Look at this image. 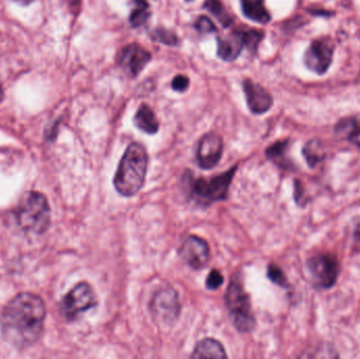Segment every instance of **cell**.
<instances>
[{
	"label": "cell",
	"mask_w": 360,
	"mask_h": 359,
	"mask_svg": "<svg viewBox=\"0 0 360 359\" xmlns=\"http://www.w3.org/2000/svg\"><path fill=\"white\" fill-rule=\"evenodd\" d=\"M46 320L44 301L32 293L11 299L0 318L2 337L13 347L25 349L39 339Z\"/></svg>",
	"instance_id": "cell-1"
},
{
	"label": "cell",
	"mask_w": 360,
	"mask_h": 359,
	"mask_svg": "<svg viewBox=\"0 0 360 359\" xmlns=\"http://www.w3.org/2000/svg\"><path fill=\"white\" fill-rule=\"evenodd\" d=\"M149 156L145 145L132 143L120 159L113 179L114 188L124 197L136 195L146 183Z\"/></svg>",
	"instance_id": "cell-2"
},
{
	"label": "cell",
	"mask_w": 360,
	"mask_h": 359,
	"mask_svg": "<svg viewBox=\"0 0 360 359\" xmlns=\"http://www.w3.org/2000/svg\"><path fill=\"white\" fill-rule=\"evenodd\" d=\"M236 170L237 166H235L226 172L210 178H195L193 173L190 170H186L182 177V183L188 200L205 208L215 202L226 200Z\"/></svg>",
	"instance_id": "cell-3"
},
{
	"label": "cell",
	"mask_w": 360,
	"mask_h": 359,
	"mask_svg": "<svg viewBox=\"0 0 360 359\" xmlns=\"http://www.w3.org/2000/svg\"><path fill=\"white\" fill-rule=\"evenodd\" d=\"M224 303L231 322L240 333H250L255 328V316L252 310L251 299L241 282L240 276L235 275L224 294Z\"/></svg>",
	"instance_id": "cell-4"
},
{
	"label": "cell",
	"mask_w": 360,
	"mask_h": 359,
	"mask_svg": "<svg viewBox=\"0 0 360 359\" xmlns=\"http://www.w3.org/2000/svg\"><path fill=\"white\" fill-rule=\"evenodd\" d=\"M16 219L27 233H44L50 226V207L48 200L39 192L25 194L16 210Z\"/></svg>",
	"instance_id": "cell-5"
},
{
	"label": "cell",
	"mask_w": 360,
	"mask_h": 359,
	"mask_svg": "<svg viewBox=\"0 0 360 359\" xmlns=\"http://www.w3.org/2000/svg\"><path fill=\"white\" fill-rule=\"evenodd\" d=\"M307 270L317 289L329 290L338 282L340 265L338 257L330 253H321L307 261Z\"/></svg>",
	"instance_id": "cell-6"
},
{
	"label": "cell",
	"mask_w": 360,
	"mask_h": 359,
	"mask_svg": "<svg viewBox=\"0 0 360 359\" xmlns=\"http://www.w3.org/2000/svg\"><path fill=\"white\" fill-rule=\"evenodd\" d=\"M150 311L156 322L170 326L179 320L181 305L179 293L173 288H162L152 297Z\"/></svg>",
	"instance_id": "cell-7"
},
{
	"label": "cell",
	"mask_w": 360,
	"mask_h": 359,
	"mask_svg": "<svg viewBox=\"0 0 360 359\" xmlns=\"http://www.w3.org/2000/svg\"><path fill=\"white\" fill-rule=\"evenodd\" d=\"M96 306L97 297L92 287L86 282H80L63 297L60 309L65 320H74L79 314Z\"/></svg>",
	"instance_id": "cell-8"
},
{
	"label": "cell",
	"mask_w": 360,
	"mask_h": 359,
	"mask_svg": "<svg viewBox=\"0 0 360 359\" xmlns=\"http://www.w3.org/2000/svg\"><path fill=\"white\" fill-rule=\"evenodd\" d=\"M334 50H335V44L331 38H317L311 42L304 53V65L314 73L323 75L332 65Z\"/></svg>",
	"instance_id": "cell-9"
},
{
	"label": "cell",
	"mask_w": 360,
	"mask_h": 359,
	"mask_svg": "<svg viewBox=\"0 0 360 359\" xmlns=\"http://www.w3.org/2000/svg\"><path fill=\"white\" fill-rule=\"evenodd\" d=\"M179 255L191 269L202 270L209 263L211 251L205 240L199 236L190 235L182 242Z\"/></svg>",
	"instance_id": "cell-10"
},
{
	"label": "cell",
	"mask_w": 360,
	"mask_h": 359,
	"mask_svg": "<svg viewBox=\"0 0 360 359\" xmlns=\"http://www.w3.org/2000/svg\"><path fill=\"white\" fill-rule=\"evenodd\" d=\"M224 153V141L216 133H207L197 145L196 160L199 168L211 170L219 164Z\"/></svg>",
	"instance_id": "cell-11"
},
{
	"label": "cell",
	"mask_w": 360,
	"mask_h": 359,
	"mask_svg": "<svg viewBox=\"0 0 360 359\" xmlns=\"http://www.w3.org/2000/svg\"><path fill=\"white\" fill-rule=\"evenodd\" d=\"M151 53L137 44H131L120 51V63L122 69L131 77H136L151 60Z\"/></svg>",
	"instance_id": "cell-12"
},
{
	"label": "cell",
	"mask_w": 360,
	"mask_h": 359,
	"mask_svg": "<svg viewBox=\"0 0 360 359\" xmlns=\"http://www.w3.org/2000/svg\"><path fill=\"white\" fill-rule=\"evenodd\" d=\"M243 92L247 98L248 107L253 114L266 113L273 105V97L270 93L253 80L243 81Z\"/></svg>",
	"instance_id": "cell-13"
},
{
	"label": "cell",
	"mask_w": 360,
	"mask_h": 359,
	"mask_svg": "<svg viewBox=\"0 0 360 359\" xmlns=\"http://www.w3.org/2000/svg\"><path fill=\"white\" fill-rule=\"evenodd\" d=\"M245 48L243 29L234 30L226 37H217V55L224 61H233Z\"/></svg>",
	"instance_id": "cell-14"
},
{
	"label": "cell",
	"mask_w": 360,
	"mask_h": 359,
	"mask_svg": "<svg viewBox=\"0 0 360 359\" xmlns=\"http://www.w3.org/2000/svg\"><path fill=\"white\" fill-rule=\"evenodd\" d=\"M289 148V139L276 141L266 149V158L283 170L293 171L295 169V164L290 158Z\"/></svg>",
	"instance_id": "cell-15"
},
{
	"label": "cell",
	"mask_w": 360,
	"mask_h": 359,
	"mask_svg": "<svg viewBox=\"0 0 360 359\" xmlns=\"http://www.w3.org/2000/svg\"><path fill=\"white\" fill-rule=\"evenodd\" d=\"M335 133L360 149V116L342 118L336 124Z\"/></svg>",
	"instance_id": "cell-16"
},
{
	"label": "cell",
	"mask_w": 360,
	"mask_h": 359,
	"mask_svg": "<svg viewBox=\"0 0 360 359\" xmlns=\"http://www.w3.org/2000/svg\"><path fill=\"white\" fill-rule=\"evenodd\" d=\"M192 358H226V350L220 341L214 339H203L193 350Z\"/></svg>",
	"instance_id": "cell-17"
},
{
	"label": "cell",
	"mask_w": 360,
	"mask_h": 359,
	"mask_svg": "<svg viewBox=\"0 0 360 359\" xmlns=\"http://www.w3.org/2000/svg\"><path fill=\"white\" fill-rule=\"evenodd\" d=\"M134 124L139 130L149 135L156 134L160 130V122L153 110L148 105H141L134 116Z\"/></svg>",
	"instance_id": "cell-18"
},
{
	"label": "cell",
	"mask_w": 360,
	"mask_h": 359,
	"mask_svg": "<svg viewBox=\"0 0 360 359\" xmlns=\"http://www.w3.org/2000/svg\"><path fill=\"white\" fill-rule=\"evenodd\" d=\"M240 4L241 10L247 18L262 25L271 20L270 13L266 10L264 0H240Z\"/></svg>",
	"instance_id": "cell-19"
},
{
	"label": "cell",
	"mask_w": 360,
	"mask_h": 359,
	"mask_svg": "<svg viewBox=\"0 0 360 359\" xmlns=\"http://www.w3.org/2000/svg\"><path fill=\"white\" fill-rule=\"evenodd\" d=\"M302 155L311 169L316 168L327 157V151L323 141L319 139H311L302 148Z\"/></svg>",
	"instance_id": "cell-20"
},
{
	"label": "cell",
	"mask_w": 360,
	"mask_h": 359,
	"mask_svg": "<svg viewBox=\"0 0 360 359\" xmlns=\"http://www.w3.org/2000/svg\"><path fill=\"white\" fill-rule=\"evenodd\" d=\"M133 4H134V8L131 12L129 20L133 27H139L145 25L151 16L150 4L147 0H133Z\"/></svg>",
	"instance_id": "cell-21"
},
{
	"label": "cell",
	"mask_w": 360,
	"mask_h": 359,
	"mask_svg": "<svg viewBox=\"0 0 360 359\" xmlns=\"http://www.w3.org/2000/svg\"><path fill=\"white\" fill-rule=\"evenodd\" d=\"M205 8H207L224 27H229L234 22L232 15L226 11L224 4L220 0H207L203 4Z\"/></svg>",
	"instance_id": "cell-22"
},
{
	"label": "cell",
	"mask_w": 360,
	"mask_h": 359,
	"mask_svg": "<svg viewBox=\"0 0 360 359\" xmlns=\"http://www.w3.org/2000/svg\"><path fill=\"white\" fill-rule=\"evenodd\" d=\"M349 242L353 254H360V215L354 217L349 225Z\"/></svg>",
	"instance_id": "cell-23"
},
{
	"label": "cell",
	"mask_w": 360,
	"mask_h": 359,
	"mask_svg": "<svg viewBox=\"0 0 360 359\" xmlns=\"http://www.w3.org/2000/svg\"><path fill=\"white\" fill-rule=\"evenodd\" d=\"M245 37V48L251 53L257 52L258 46L264 38V33L255 29H243Z\"/></svg>",
	"instance_id": "cell-24"
},
{
	"label": "cell",
	"mask_w": 360,
	"mask_h": 359,
	"mask_svg": "<svg viewBox=\"0 0 360 359\" xmlns=\"http://www.w3.org/2000/svg\"><path fill=\"white\" fill-rule=\"evenodd\" d=\"M266 276L269 280L273 282V284L277 285V286L281 287V288H289L290 284L288 280L287 276L283 273V270L275 265V263H270L268 267V271H266Z\"/></svg>",
	"instance_id": "cell-25"
},
{
	"label": "cell",
	"mask_w": 360,
	"mask_h": 359,
	"mask_svg": "<svg viewBox=\"0 0 360 359\" xmlns=\"http://www.w3.org/2000/svg\"><path fill=\"white\" fill-rule=\"evenodd\" d=\"M153 39L167 44V46H175L179 44L176 34L171 30L165 29V27H158L153 32Z\"/></svg>",
	"instance_id": "cell-26"
},
{
	"label": "cell",
	"mask_w": 360,
	"mask_h": 359,
	"mask_svg": "<svg viewBox=\"0 0 360 359\" xmlns=\"http://www.w3.org/2000/svg\"><path fill=\"white\" fill-rule=\"evenodd\" d=\"M224 282V278L221 273L217 269H213L207 275V280H205V287L210 291L218 290L222 286Z\"/></svg>",
	"instance_id": "cell-27"
},
{
	"label": "cell",
	"mask_w": 360,
	"mask_h": 359,
	"mask_svg": "<svg viewBox=\"0 0 360 359\" xmlns=\"http://www.w3.org/2000/svg\"><path fill=\"white\" fill-rule=\"evenodd\" d=\"M195 29L202 34L214 33L217 31V27L214 25L213 21L207 16H199L195 22Z\"/></svg>",
	"instance_id": "cell-28"
},
{
	"label": "cell",
	"mask_w": 360,
	"mask_h": 359,
	"mask_svg": "<svg viewBox=\"0 0 360 359\" xmlns=\"http://www.w3.org/2000/svg\"><path fill=\"white\" fill-rule=\"evenodd\" d=\"M294 200L298 206L304 207L306 204V200H304V185L300 181L296 179L294 183Z\"/></svg>",
	"instance_id": "cell-29"
},
{
	"label": "cell",
	"mask_w": 360,
	"mask_h": 359,
	"mask_svg": "<svg viewBox=\"0 0 360 359\" xmlns=\"http://www.w3.org/2000/svg\"><path fill=\"white\" fill-rule=\"evenodd\" d=\"M190 84V79L184 75L175 76L172 81L173 90L177 92H184L188 88Z\"/></svg>",
	"instance_id": "cell-30"
},
{
	"label": "cell",
	"mask_w": 360,
	"mask_h": 359,
	"mask_svg": "<svg viewBox=\"0 0 360 359\" xmlns=\"http://www.w3.org/2000/svg\"><path fill=\"white\" fill-rule=\"evenodd\" d=\"M16 1L20 2L21 4H25V6H27V4H30L31 2H33L34 0H16Z\"/></svg>",
	"instance_id": "cell-31"
},
{
	"label": "cell",
	"mask_w": 360,
	"mask_h": 359,
	"mask_svg": "<svg viewBox=\"0 0 360 359\" xmlns=\"http://www.w3.org/2000/svg\"><path fill=\"white\" fill-rule=\"evenodd\" d=\"M2 98H4V91H2L1 86H0V103H1Z\"/></svg>",
	"instance_id": "cell-32"
},
{
	"label": "cell",
	"mask_w": 360,
	"mask_h": 359,
	"mask_svg": "<svg viewBox=\"0 0 360 359\" xmlns=\"http://www.w3.org/2000/svg\"><path fill=\"white\" fill-rule=\"evenodd\" d=\"M186 1H192V0H186Z\"/></svg>",
	"instance_id": "cell-33"
}]
</instances>
